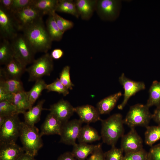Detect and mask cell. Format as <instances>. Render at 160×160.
I'll use <instances>...</instances> for the list:
<instances>
[{
  "label": "cell",
  "mask_w": 160,
  "mask_h": 160,
  "mask_svg": "<svg viewBox=\"0 0 160 160\" xmlns=\"http://www.w3.org/2000/svg\"><path fill=\"white\" fill-rule=\"evenodd\" d=\"M10 101L18 114H23L33 107L28 100L27 92L25 90L12 94Z\"/></svg>",
  "instance_id": "obj_20"
},
{
  "label": "cell",
  "mask_w": 160,
  "mask_h": 160,
  "mask_svg": "<svg viewBox=\"0 0 160 160\" xmlns=\"http://www.w3.org/2000/svg\"><path fill=\"white\" fill-rule=\"evenodd\" d=\"M12 94L7 92L2 87L0 86V101L5 100H11Z\"/></svg>",
  "instance_id": "obj_42"
},
{
  "label": "cell",
  "mask_w": 160,
  "mask_h": 160,
  "mask_svg": "<svg viewBox=\"0 0 160 160\" xmlns=\"http://www.w3.org/2000/svg\"><path fill=\"white\" fill-rule=\"evenodd\" d=\"M74 1L81 19L89 20L96 11L97 0H76Z\"/></svg>",
  "instance_id": "obj_19"
},
{
  "label": "cell",
  "mask_w": 160,
  "mask_h": 160,
  "mask_svg": "<svg viewBox=\"0 0 160 160\" xmlns=\"http://www.w3.org/2000/svg\"><path fill=\"white\" fill-rule=\"evenodd\" d=\"M0 86L12 94L25 90L20 79L0 77Z\"/></svg>",
  "instance_id": "obj_25"
},
{
  "label": "cell",
  "mask_w": 160,
  "mask_h": 160,
  "mask_svg": "<svg viewBox=\"0 0 160 160\" xmlns=\"http://www.w3.org/2000/svg\"><path fill=\"white\" fill-rule=\"evenodd\" d=\"M148 160H160V143L151 146L148 153Z\"/></svg>",
  "instance_id": "obj_40"
},
{
  "label": "cell",
  "mask_w": 160,
  "mask_h": 160,
  "mask_svg": "<svg viewBox=\"0 0 160 160\" xmlns=\"http://www.w3.org/2000/svg\"><path fill=\"white\" fill-rule=\"evenodd\" d=\"M121 7L120 0H97L95 11L102 20L112 21L119 17Z\"/></svg>",
  "instance_id": "obj_8"
},
{
  "label": "cell",
  "mask_w": 160,
  "mask_h": 160,
  "mask_svg": "<svg viewBox=\"0 0 160 160\" xmlns=\"http://www.w3.org/2000/svg\"><path fill=\"white\" fill-rule=\"evenodd\" d=\"M14 57L11 42L9 40L3 39L0 44V64L5 65Z\"/></svg>",
  "instance_id": "obj_27"
},
{
  "label": "cell",
  "mask_w": 160,
  "mask_h": 160,
  "mask_svg": "<svg viewBox=\"0 0 160 160\" xmlns=\"http://www.w3.org/2000/svg\"><path fill=\"white\" fill-rule=\"evenodd\" d=\"M119 80L124 89V99L117 107L119 109L122 110L129 98L137 92L144 89L145 86L143 82L134 81L127 78L123 73L119 77Z\"/></svg>",
  "instance_id": "obj_12"
},
{
  "label": "cell",
  "mask_w": 160,
  "mask_h": 160,
  "mask_svg": "<svg viewBox=\"0 0 160 160\" xmlns=\"http://www.w3.org/2000/svg\"><path fill=\"white\" fill-rule=\"evenodd\" d=\"M19 137L25 153L34 157L43 146L39 129L35 125L22 122Z\"/></svg>",
  "instance_id": "obj_3"
},
{
  "label": "cell",
  "mask_w": 160,
  "mask_h": 160,
  "mask_svg": "<svg viewBox=\"0 0 160 160\" xmlns=\"http://www.w3.org/2000/svg\"><path fill=\"white\" fill-rule=\"evenodd\" d=\"M18 160H36L34 157L25 153Z\"/></svg>",
  "instance_id": "obj_47"
},
{
  "label": "cell",
  "mask_w": 160,
  "mask_h": 160,
  "mask_svg": "<svg viewBox=\"0 0 160 160\" xmlns=\"http://www.w3.org/2000/svg\"><path fill=\"white\" fill-rule=\"evenodd\" d=\"M123 151L120 148L115 146L111 147V148L104 153L105 160H123Z\"/></svg>",
  "instance_id": "obj_37"
},
{
  "label": "cell",
  "mask_w": 160,
  "mask_h": 160,
  "mask_svg": "<svg viewBox=\"0 0 160 160\" xmlns=\"http://www.w3.org/2000/svg\"><path fill=\"white\" fill-rule=\"evenodd\" d=\"M46 84L41 79L35 81V83L31 89L27 92L28 100L32 106L39 97L42 91L46 89Z\"/></svg>",
  "instance_id": "obj_30"
},
{
  "label": "cell",
  "mask_w": 160,
  "mask_h": 160,
  "mask_svg": "<svg viewBox=\"0 0 160 160\" xmlns=\"http://www.w3.org/2000/svg\"><path fill=\"white\" fill-rule=\"evenodd\" d=\"M24 153L16 143L0 145V160H18Z\"/></svg>",
  "instance_id": "obj_18"
},
{
  "label": "cell",
  "mask_w": 160,
  "mask_h": 160,
  "mask_svg": "<svg viewBox=\"0 0 160 160\" xmlns=\"http://www.w3.org/2000/svg\"><path fill=\"white\" fill-rule=\"evenodd\" d=\"M11 41L14 58L26 66L32 63L36 53L23 34H18Z\"/></svg>",
  "instance_id": "obj_5"
},
{
  "label": "cell",
  "mask_w": 160,
  "mask_h": 160,
  "mask_svg": "<svg viewBox=\"0 0 160 160\" xmlns=\"http://www.w3.org/2000/svg\"><path fill=\"white\" fill-rule=\"evenodd\" d=\"M87 160H105L101 144L96 145L94 151Z\"/></svg>",
  "instance_id": "obj_41"
},
{
  "label": "cell",
  "mask_w": 160,
  "mask_h": 160,
  "mask_svg": "<svg viewBox=\"0 0 160 160\" xmlns=\"http://www.w3.org/2000/svg\"><path fill=\"white\" fill-rule=\"evenodd\" d=\"M6 117L0 115V127H1L4 122Z\"/></svg>",
  "instance_id": "obj_48"
},
{
  "label": "cell",
  "mask_w": 160,
  "mask_h": 160,
  "mask_svg": "<svg viewBox=\"0 0 160 160\" xmlns=\"http://www.w3.org/2000/svg\"><path fill=\"white\" fill-rule=\"evenodd\" d=\"M26 68V66L14 58L4 67H0V77L20 79Z\"/></svg>",
  "instance_id": "obj_15"
},
{
  "label": "cell",
  "mask_w": 160,
  "mask_h": 160,
  "mask_svg": "<svg viewBox=\"0 0 160 160\" xmlns=\"http://www.w3.org/2000/svg\"><path fill=\"white\" fill-rule=\"evenodd\" d=\"M18 114L16 110L10 100H5L0 101V115L8 117Z\"/></svg>",
  "instance_id": "obj_34"
},
{
  "label": "cell",
  "mask_w": 160,
  "mask_h": 160,
  "mask_svg": "<svg viewBox=\"0 0 160 160\" xmlns=\"http://www.w3.org/2000/svg\"><path fill=\"white\" fill-rule=\"evenodd\" d=\"M101 138L97 131L88 124L82 127L78 139L79 143H87L99 140Z\"/></svg>",
  "instance_id": "obj_23"
},
{
  "label": "cell",
  "mask_w": 160,
  "mask_h": 160,
  "mask_svg": "<svg viewBox=\"0 0 160 160\" xmlns=\"http://www.w3.org/2000/svg\"><path fill=\"white\" fill-rule=\"evenodd\" d=\"M63 51L59 48L55 49L52 51L50 54L53 59L58 60L63 55Z\"/></svg>",
  "instance_id": "obj_44"
},
{
  "label": "cell",
  "mask_w": 160,
  "mask_h": 160,
  "mask_svg": "<svg viewBox=\"0 0 160 160\" xmlns=\"http://www.w3.org/2000/svg\"><path fill=\"white\" fill-rule=\"evenodd\" d=\"M100 121V136L103 142L111 147L115 146L119 139L124 135V122L122 115L119 113H115Z\"/></svg>",
  "instance_id": "obj_2"
},
{
  "label": "cell",
  "mask_w": 160,
  "mask_h": 160,
  "mask_svg": "<svg viewBox=\"0 0 160 160\" xmlns=\"http://www.w3.org/2000/svg\"><path fill=\"white\" fill-rule=\"evenodd\" d=\"M48 110L53 114L63 124L68 121L75 112L74 108L68 101L63 99L51 105Z\"/></svg>",
  "instance_id": "obj_14"
},
{
  "label": "cell",
  "mask_w": 160,
  "mask_h": 160,
  "mask_svg": "<svg viewBox=\"0 0 160 160\" xmlns=\"http://www.w3.org/2000/svg\"><path fill=\"white\" fill-rule=\"evenodd\" d=\"M73 146L71 152L73 156L78 160H86L89 155L93 153L96 145L79 143Z\"/></svg>",
  "instance_id": "obj_24"
},
{
  "label": "cell",
  "mask_w": 160,
  "mask_h": 160,
  "mask_svg": "<svg viewBox=\"0 0 160 160\" xmlns=\"http://www.w3.org/2000/svg\"><path fill=\"white\" fill-rule=\"evenodd\" d=\"M12 0H0V6L6 11L11 12Z\"/></svg>",
  "instance_id": "obj_43"
},
{
  "label": "cell",
  "mask_w": 160,
  "mask_h": 160,
  "mask_svg": "<svg viewBox=\"0 0 160 160\" xmlns=\"http://www.w3.org/2000/svg\"><path fill=\"white\" fill-rule=\"evenodd\" d=\"M145 133V141L146 144L152 146L153 144L160 140V125L148 126Z\"/></svg>",
  "instance_id": "obj_32"
},
{
  "label": "cell",
  "mask_w": 160,
  "mask_h": 160,
  "mask_svg": "<svg viewBox=\"0 0 160 160\" xmlns=\"http://www.w3.org/2000/svg\"><path fill=\"white\" fill-rule=\"evenodd\" d=\"M149 108L145 105L137 104L131 106L124 119V124L130 128L137 126L146 127L152 119Z\"/></svg>",
  "instance_id": "obj_4"
},
{
  "label": "cell",
  "mask_w": 160,
  "mask_h": 160,
  "mask_svg": "<svg viewBox=\"0 0 160 160\" xmlns=\"http://www.w3.org/2000/svg\"><path fill=\"white\" fill-rule=\"evenodd\" d=\"M152 119L159 125H160V105L156 107L153 113L152 114Z\"/></svg>",
  "instance_id": "obj_46"
},
{
  "label": "cell",
  "mask_w": 160,
  "mask_h": 160,
  "mask_svg": "<svg viewBox=\"0 0 160 160\" xmlns=\"http://www.w3.org/2000/svg\"><path fill=\"white\" fill-rule=\"evenodd\" d=\"M52 14L58 28L63 33L65 31L73 27L74 23L72 21L64 19L57 14L56 12Z\"/></svg>",
  "instance_id": "obj_35"
},
{
  "label": "cell",
  "mask_w": 160,
  "mask_h": 160,
  "mask_svg": "<svg viewBox=\"0 0 160 160\" xmlns=\"http://www.w3.org/2000/svg\"><path fill=\"white\" fill-rule=\"evenodd\" d=\"M122 95L119 92L110 95L101 100L97 105V108L100 114H106L113 109Z\"/></svg>",
  "instance_id": "obj_22"
},
{
  "label": "cell",
  "mask_w": 160,
  "mask_h": 160,
  "mask_svg": "<svg viewBox=\"0 0 160 160\" xmlns=\"http://www.w3.org/2000/svg\"><path fill=\"white\" fill-rule=\"evenodd\" d=\"M57 160H78L72 155L71 152H66L59 156Z\"/></svg>",
  "instance_id": "obj_45"
},
{
  "label": "cell",
  "mask_w": 160,
  "mask_h": 160,
  "mask_svg": "<svg viewBox=\"0 0 160 160\" xmlns=\"http://www.w3.org/2000/svg\"><path fill=\"white\" fill-rule=\"evenodd\" d=\"M33 0H12L11 12L12 13L16 12L32 5Z\"/></svg>",
  "instance_id": "obj_39"
},
{
  "label": "cell",
  "mask_w": 160,
  "mask_h": 160,
  "mask_svg": "<svg viewBox=\"0 0 160 160\" xmlns=\"http://www.w3.org/2000/svg\"><path fill=\"white\" fill-rule=\"evenodd\" d=\"M121 137V148L125 153L135 152L143 149L142 139L135 128Z\"/></svg>",
  "instance_id": "obj_13"
},
{
  "label": "cell",
  "mask_w": 160,
  "mask_h": 160,
  "mask_svg": "<svg viewBox=\"0 0 160 160\" xmlns=\"http://www.w3.org/2000/svg\"><path fill=\"white\" fill-rule=\"evenodd\" d=\"M46 24L47 31L52 40L57 41L60 40L64 33L58 28L52 14L49 15Z\"/></svg>",
  "instance_id": "obj_28"
},
{
  "label": "cell",
  "mask_w": 160,
  "mask_h": 160,
  "mask_svg": "<svg viewBox=\"0 0 160 160\" xmlns=\"http://www.w3.org/2000/svg\"><path fill=\"white\" fill-rule=\"evenodd\" d=\"M53 59L50 54L45 53L35 60L32 65L26 68L29 74V81H36L45 76H49L53 69Z\"/></svg>",
  "instance_id": "obj_6"
},
{
  "label": "cell",
  "mask_w": 160,
  "mask_h": 160,
  "mask_svg": "<svg viewBox=\"0 0 160 160\" xmlns=\"http://www.w3.org/2000/svg\"><path fill=\"white\" fill-rule=\"evenodd\" d=\"M123 160H148V153L143 148L137 151L125 153Z\"/></svg>",
  "instance_id": "obj_38"
},
{
  "label": "cell",
  "mask_w": 160,
  "mask_h": 160,
  "mask_svg": "<svg viewBox=\"0 0 160 160\" xmlns=\"http://www.w3.org/2000/svg\"><path fill=\"white\" fill-rule=\"evenodd\" d=\"M45 89L48 92H56L62 94L64 96H66L69 93V89L62 84L59 78H57L51 83L47 84Z\"/></svg>",
  "instance_id": "obj_33"
},
{
  "label": "cell",
  "mask_w": 160,
  "mask_h": 160,
  "mask_svg": "<svg viewBox=\"0 0 160 160\" xmlns=\"http://www.w3.org/2000/svg\"><path fill=\"white\" fill-rule=\"evenodd\" d=\"M12 13L19 31H22L26 27L42 18L43 16L32 4Z\"/></svg>",
  "instance_id": "obj_9"
},
{
  "label": "cell",
  "mask_w": 160,
  "mask_h": 160,
  "mask_svg": "<svg viewBox=\"0 0 160 160\" xmlns=\"http://www.w3.org/2000/svg\"><path fill=\"white\" fill-rule=\"evenodd\" d=\"M83 123L79 119L68 121L62 125L60 143L73 145L79 137Z\"/></svg>",
  "instance_id": "obj_11"
},
{
  "label": "cell",
  "mask_w": 160,
  "mask_h": 160,
  "mask_svg": "<svg viewBox=\"0 0 160 160\" xmlns=\"http://www.w3.org/2000/svg\"><path fill=\"white\" fill-rule=\"evenodd\" d=\"M19 31L12 13L0 6V34L2 39L12 40Z\"/></svg>",
  "instance_id": "obj_10"
},
{
  "label": "cell",
  "mask_w": 160,
  "mask_h": 160,
  "mask_svg": "<svg viewBox=\"0 0 160 160\" xmlns=\"http://www.w3.org/2000/svg\"><path fill=\"white\" fill-rule=\"evenodd\" d=\"M74 111L83 123L88 124L101 121L99 113L97 108L89 105H86L74 108Z\"/></svg>",
  "instance_id": "obj_16"
},
{
  "label": "cell",
  "mask_w": 160,
  "mask_h": 160,
  "mask_svg": "<svg viewBox=\"0 0 160 160\" xmlns=\"http://www.w3.org/2000/svg\"><path fill=\"white\" fill-rule=\"evenodd\" d=\"M58 0H33L32 5L43 15L55 12Z\"/></svg>",
  "instance_id": "obj_26"
},
{
  "label": "cell",
  "mask_w": 160,
  "mask_h": 160,
  "mask_svg": "<svg viewBox=\"0 0 160 160\" xmlns=\"http://www.w3.org/2000/svg\"><path fill=\"white\" fill-rule=\"evenodd\" d=\"M63 124L52 113L50 112L47 116L41 127L40 136L58 135H60Z\"/></svg>",
  "instance_id": "obj_17"
},
{
  "label": "cell",
  "mask_w": 160,
  "mask_h": 160,
  "mask_svg": "<svg viewBox=\"0 0 160 160\" xmlns=\"http://www.w3.org/2000/svg\"><path fill=\"white\" fill-rule=\"evenodd\" d=\"M23 35L36 53H45L52 47L53 41L41 18L23 30Z\"/></svg>",
  "instance_id": "obj_1"
},
{
  "label": "cell",
  "mask_w": 160,
  "mask_h": 160,
  "mask_svg": "<svg viewBox=\"0 0 160 160\" xmlns=\"http://www.w3.org/2000/svg\"><path fill=\"white\" fill-rule=\"evenodd\" d=\"M45 101V100L44 99L39 101L36 105L23 114L25 123L28 125L34 126L40 121L42 111L44 110H48L43 108Z\"/></svg>",
  "instance_id": "obj_21"
},
{
  "label": "cell",
  "mask_w": 160,
  "mask_h": 160,
  "mask_svg": "<svg viewBox=\"0 0 160 160\" xmlns=\"http://www.w3.org/2000/svg\"><path fill=\"white\" fill-rule=\"evenodd\" d=\"M21 122L18 114L6 117L0 127V145L16 143L19 137Z\"/></svg>",
  "instance_id": "obj_7"
},
{
  "label": "cell",
  "mask_w": 160,
  "mask_h": 160,
  "mask_svg": "<svg viewBox=\"0 0 160 160\" xmlns=\"http://www.w3.org/2000/svg\"><path fill=\"white\" fill-rule=\"evenodd\" d=\"M56 11L69 14L77 18L80 16L74 1L72 0H58Z\"/></svg>",
  "instance_id": "obj_29"
},
{
  "label": "cell",
  "mask_w": 160,
  "mask_h": 160,
  "mask_svg": "<svg viewBox=\"0 0 160 160\" xmlns=\"http://www.w3.org/2000/svg\"><path fill=\"white\" fill-rule=\"evenodd\" d=\"M70 67L68 65L64 67L60 74L59 79L62 84L68 89L71 90L74 84L71 81L70 74Z\"/></svg>",
  "instance_id": "obj_36"
},
{
  "label": "cell",
  "mask_w": 160,
  "mask_h": 160,
  "mask_svg": "<svg viewBox=\"0 0 160 160\" xmlns=\"http://www.w3.org/2000/svg\"><path fill=\"white\" fill-rule=\"evenodd\" d=\"M149 97L146 105L148 108L160 105V82L154 81L149 89Z\"/></svg>",
  "instance_id": "obj_31"
}]
</instances>
